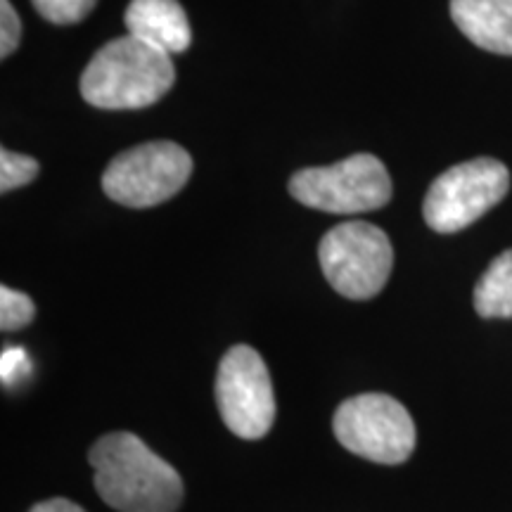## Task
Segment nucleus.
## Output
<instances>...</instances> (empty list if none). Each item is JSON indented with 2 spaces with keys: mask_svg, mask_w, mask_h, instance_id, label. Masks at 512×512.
Segmentation results:
<instances>
[{
  "mask_svg": "<svg viewBox=\"0 0 512 512\" xmlns=\"http://www.w3.org/2000/svg\"><path fill=\"white\" fill-rule=\"evenodd\" d=\"M88 463L102 501L119 512H176L183 501L181 475L131 432L95 441Z\"/></svg>",
  "mask_w": 512,
  "mask_h": 512,
  "instance_id": "f257e3e1",
  "label": "nucleus"
},
{
  "mask_svg": "<svg viewBox=\"0 0 512 512\" xmlns=\"http://www.w3.org/2000/svg\"><path fill=\"white\" fill-rule=\"evenodd\" d=\"M171 55L126 34L102 46L81 74V98L100 110H143L171 91Z\"/></svg>",
  "mask_w": 512,
  "mask_h": 512,
  "instance_id": "f03ea898",
  "label": "nucleus"
},
{
  "mask_svg": "<svg viewBox=\"0 0 512 512\" xmlns=\"http://www.w3.org/2000/svg\"><path fill=\"white\" fill-rule=\"evenodd\" d=\"M290 195L304 207L328 214H363L392 200V178L380 159L361 152L337 164L297 171Z\"/></svg>",
  "mask_w": 512,
  "mask_h": 512,
  "instance_id": "7ed1b4c3",
  "label": "nucleus"
},
{
  "mask_svg": "<svg viewBox=\"0 0 512 512\" xmlns=\"http://www.w3.org/2000/svg\"><path fill=\"white\" fill-rule=\"evenodd\" d=\"M318 259L332 290L361 302L375 297L387 285L394 249L382 228L366 221H349L325 233Z\"/></svg>",
  "mask_w": 512,
  "mask_h": 512,
  "instance_id": "20e7f679",
  "label": "nucleus"
},
{
  "mask_svg": "<svg viewBox=\"0 0 512 512\" xmlns=\"http://www.w3.org/2000/svg\"><path fill=\"white\" fill-rule=\"evenodd\" d=\"M332 430L339 444L373 463H406L415 451L411 413L387 394H358L335 411Z\"/></svg>",
  "mask_w": 512,
  "mask_h": 512,
  "instance_id": "39448f33",
  "label": "nucleus"
},
{
  "mask_svg": "<svg viewBox=\"0 0 512 512\" xmlns=\"http://www.w3.org/2000/svg\"><path fill=\"white\" fill-rule=\"evenodd\" d=\"M508 190V166L491 157L470 159L446 169L430 185L422 216L437 233H458L494 209Z\"/></svg>",
  "mask_w": 512,
  "mask_h": 512,
  "instance_id": "423d86ee",
  "label": "nucleus"
},
{
  "mask_svg": "<svg viewBox=\"0 0 512 512\" xmlns=\"http://www.w3.org/2000/svg\"><path fill=\"white\" fill-rule=\"evenodd\" d=\"M192 174V157L169 140L145 143L121 152L102 174L110 200L131 209L157 207L183 190Z\"/></svg>",
  "mask_w": 512,
  "mask_h": 512,
  "instance_id": "0eeeda50",
  "label": "nucleus"
},
{
  "mask_svg": "<svg viewBox=\"0 0 512 512\" xmlns=\"http://www.w3.org/2000/svg\"><path fill=\"white\" fill-rule=\"evenodd\" d=\"M216 406L240 439L266 437L275 420V394L264 358L247 344L228 349L216 373Z\"/></svg>",
  "mask_w": 512,
  "mask_h": 512,
  "instance_id": "6e6552de",
  "label": "nucleus"
},
{
  "mask_svg": "<svg viewBox=\"0 0 512 512\" xmlns=\"http://www.w3.org/2000/svg\"><path fill=\"white\" fill-rule=\"evenodd\" d=\"M126 31L166 55L190 48L192 29L178 0H131L124 12Z\"/></svg>",
  "mask_w": 512,
  "mask_h": 512,
  "instance_id": "1a4fd4ad",
  "label": "nucleus"
},
{
  "mask_svg": "<svg viewBox=\"0 0 512 512\" xmlns=\"http://www.w3.org/2000/svg\"><path fill=\"white\" fill-rule=\"evenodd\" d=\"M451 17L475 46L512 57V0H451Z\"/></svg>",
  "mask_w": 512,
  "mask_h": 512,
  "instance_id": "9d476101",
  "label": "nucleus"
},
{
  "mask_svg": "<svg viewBox=\"0 0 512 512\" xmlns=\"http://www.w3.org/2000/svg\"><path fill=\"white\" fill-rule=\"evenodd\" d=\"M475 309L482 318H512V249L496 256L479 278Z\"/></svg>",
  "mask_w": 512,
  "mask_h": 512,
  "instance_id": "9b49d317",
  "label": "nucleus"
},
{
  "mask_svg": "<svg viewBox=\"0 0 512 512\" xmlns=\"http://www.w3.org/2000/svg\"><path fill=\"white\" fill-rule=\"evenodd\" d=\"M34 302L29 294L12 290V287H0V328L3 332H17L34 320Z\"/></svg>",
  "mask_w": 512,
  "mask_h": 512,
  "instance_id": "f8f14e48",
  "label": "nucleus"
},
{
  "mask_svg": "<svg viewBox=\"0 0 512 512\" xmlns=\"http://www.w3.org/2000/svg\"><path fill=\"white\" fill-rule=\"evenodd\" d=\"M38 176V162L34 157L17 155V152L0 150V192L22 188Z\"/></svg>",
  "mask_w": 512,
  "mask_h": 512,
  "instance_id": "ddd939ff",
  "label": "nucleus"
},
{
  "mask_svg": "<svg viewBox=\"0 0 512 512\" xmlns=\"http://www.w3.org/2000/svg\"><path fill=\"white\" fill-rule=\"evenodd\" d=\"M38 15L53 24H76L95 8L98 0H31Z\"/></svg>",
  "mask_w": 512,
  "mask_h": 512,
  "instance_id": "4468645a",
  "label": "nucleus"
},
{
  "mask_svg": "<svg viewBox=\"0 0 512 512\" xmlns=\"http://www.w3.org/2000/svg\"><path fill=\"white\" fill-rule=\"evenodd\" d=\"M22 38V24H19L17 10L10 0H0V57H8L17 50Z\"/></svg>",
  "mask_w": 512,
  "mask_h": 512,
  "instance_id": "2eb2a0df",
  "label": "nucleus"
},
{
  "mask_svg": "<svg viewBox=\"0 0 512 512\" xmlns=\"http://www.w3.org/2000/svg\"><path fill=\"white\" fill-rule=\"evenodd\" d=\"M0 370H3V382L15 384L22 380V377L29 375L31 363L27 351L19 347H10L3 351V363H0Z\"/></svg>",
  "mask_w": 512,
  "mask_h": 512,
  "instance_id": "dca6fc26",
  "label": "nucleus"
},
{
  "mask_svg": "<svg viewBox=\"0 0 512 512\" xmlns=\"http://www.w3.org/2000/svg\"><path fill=\"white\" fill-rule=\"evenodd\" d=\"M29 512H86L81 505H76L67 498H50V501H43L31 508Z\"/></svg>",
  "mask_w": 512,
  "mask_h": 512,
  "instance_id": "f3484780",
  "label": "nucleus"
}]
</instances>
